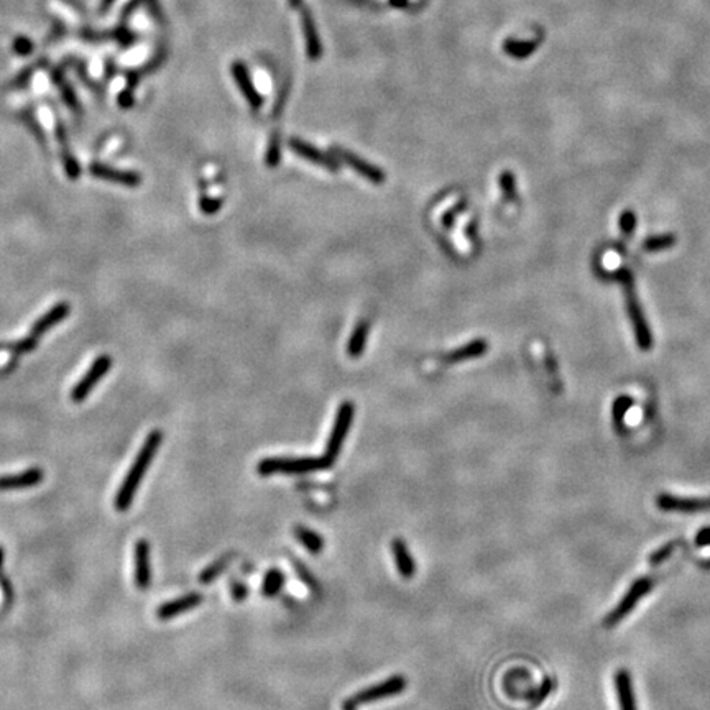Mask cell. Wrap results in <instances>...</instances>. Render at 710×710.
<instances>
[{"instance_id": "obj_28", "label": "cell", "mask_w": 710, "mask_h": 710, "mask_svg": "<svg viewBox=\"0 0 710 710\" xmlns=\"http://www.w3.org/2000/svg\"><path fill=\"white\" fill-rule=\"evenodd\" d=\"M61 163H63V170H64V174H66L68 178L72 179H78L81 176V165L79 161L76 160L74 155L70 152V150H63L61 152Z\"/></svg>"}, {"instance_id": "obj_39", "label": "cell", "mask_w": 710, "mask_h": 710, "mask_svg": "<svg viewBox=\"0 0 710 710\" xmlns=\"http://www.w3.org/2000/svg\"><path fill=\"white\" fill-rule=\"evenodd\" d=\"M296 571H298L299 577H301V579L305 580V582H306L307 585H311V587H318V584L314 582L313 576H311L310 572H307V569H306V567H303L301 564H298V562H296Z\"/></svg>"}, {"instance_id": "obj_20", "label": "cell", "mask_w": 710, "mask_h": 710, "mask_svg": "<svg viewBox=\"0 0 710 710\" xmlns=\"http://www.w3.org/2000/svg\"><path fill=\"white\" fill-rule=\"evenodd\" d=\"M392 551L393 556H395L398 572L403 577H406V579L413 577L414 571H416V566H414V559L412 553H409L406 542L403 540H400V538H396V540L392 541Z\"/></svg>"}, {"instance_id": "obj_30", "label": "cell", "mask_w": 710, "mask_h": 710, "mask_svg": "<svg viewBox=\"0 0 710 710\" xmlns=\"http://www.w3.org/2000/svg\"><path fill=\"white\" fill-rule=\"evenodd\" d=\"M500 187H502L505 198L513 199L516 196V179L515 174H511L510 171H505V173L500 176Z\"/></svg>"}, {"instance_id": "obj_9", "label": "cell", "mask_w": 710, "mask_h": 710, "mask_svg": "<svg viewBox=\"0 0 710 710\" xmlns=\"http://www.w3.org/2000/svg\"><path fill=\"white\" fill-rule=\"evenodd\" d=\"M405 689H406V679L403 678V676H393V678H388L387 681L376 684V686H372V687H369V689L361 691L358 694L350 697V699H352L357 705L358 704H370V702H376V700L387 699V697L400 694V692H403Z\"/></svg>"}, {"instance_id": "obj_15", "label": "cell", "mask_w": 710, "mask_h": 710, "mask_svg": "<svg viewBox=\"0 0 710 710\" xmlns=\"http://www.w3.org/2000/svg\"><path fill=\"white\" fill-rule=\"evenodd\" d=\"M290 148H292L296 155L305 158V160H307V161H311V163L324 166V168H327L331 171L339 170V163H337L334 156L326 155V153L321 152L319 148L313 147L311 143L305 142V140L292 139L290 140Z\"/></svg>"}, {"instance_id": "obj_11", "label": "cell", "mask_w": 710, "mask_h": 710, "mask_svg": "<svg viewBox=\"0 0 710 710\" xmlns=\"http://www.w3.org/2000/svg\"><path fill=\"white\" fill-rule=\"evenodd\" d=\"M43 480H45V470L41 467H30L19 474L0 476V491L32 489V487L40 485Z\"/></svg>"}, {"instance_id": "obj_46", "label": "cell", "mask_w": 710, "mask_h": 710, "mask_svg": "<svg viewBox=\"0 0 710 710\" xmlns=\"http://www.w3.org/2000/svg\"><path fill=\"white\" fill-rule=\"evenodd\" d=\"M288 6L292 7V8H296V10H298V8H299V10H301V8L305 7V6H303V0H288Z\"/></svg>"}, {"instance_id": "obj_31", "label": "cell", "mask_w": 710, "mask_h": 710, "mask_svg": "<svg viewBox=\"0 0 710 710\" xmlns=\"http://www.w3.org/2000/svg\"><path fill=\"white\" fill-rule=\"evenodd\" d=\"M38 347V339L37 336H28V337H23V339L17 341L15 344H12V350L17 355H25V354H30L33 352Z\"/></svg>"}, {"instance_id": "obj_3", "label": "cell", "mask_w": 710, "mask_h": 710, "mask_svg": "<svg viewBox=\"0 0 710 710\" xmlns=\"http://www.w3.org/2000/svg\"><path fill=\"white\" fill-rule=\"evenodd\" d=\"M617 280L623 286L627 310H628V314H630L633 329H635L636 342H638V345L643 350H649L653 344V337H651V331H649V327H648L647 319H645V316H643V311H641L638 296H636L633 275L628 270H618Z\"/></svg>"}, {"instance_id": "obj_19", "label": "cell", "mask_w": 710, "mask_h": 710, "mask_svg": "<svg viewBox=\"0 0 710 710\" xmlns=\"http://www.w3.org/2000/svg\"><path fill=\"white\" fill-rule=\"evenodd\" d=\"M487 350H489V342L483 341V339H476V341L469 342V344L462 345V347L452 350V352L444 355L443 362L460 363L465 361H472V358L482 357Z\"/></svg>"}, {"instance_id": "obj_16", "label": "cell", "mask_w": 710, "mask_h": 710, "mask_svg": "<svg viewBox=\"0 0 710 710\" xmlns=\"http://www.w3.org/2000/svg\"><path fill=\"white\" fill-rule=\"evenodd\" d=\"M301 27L306 38L307 58H310L311 61H318V59L323 57V45H321V38L318 28H316L313 14H311L310 8L306 7L301 8Z\"/></svg>"}, {"instance_id": "obj_37", "label": "cell", "mask_w": 710, "mask_h": 710, "mask_svg": "<svg viewBox=\"0 0 710 710\" xmlns=\"http://www.w3.org/2000/svg\"><path fill=\"white\" fill-rule=\"evenodd\" d=\"M117 102H119V105L122 107V109H130V107H134V102H135L134 92H132L130 89L127 88L125 91H122L121 94H119Z\"/></svg>"}, {"instance_id": "obj_42", "label": "cell", "mask_w": 710, "mask_h": 710, "mask_svg": "<svg viewBox=\"0 0 710 710\" xmlns=\"http://www.w3.org/2000/svg\"><path fill=\"white\" fill-rule=\"evenodd\" d=\"M457 212H459V207H456L454 211L449 212V214H446V216H444V219H443V222H444V227H451V225H452V221H454V217H456V214H457Z\"/></svg>"}, {"instance_id": "obj_1", "label": "cell", "mask_w": 710, "mask_h": 710, "mask_svg": "<svg viewBox=\"0 0 710 710\" xmlns=\"http://www.w3.org/2000/svg\"><path fill=\"white\" fill-rule=\"evenodd\" d=\"M161 443H163V431H160V429H153L152 433L147 436V439L143 440L142 447H140L134 464L130 465L125 478H123L121 483V489H119L117 494H115L114 507L117 511H127L128 508L132 507V503H134V498L136 495V490H139L145 474H147L150 465H152L153 457L156 456Z\"/></svg>"}, {"instance_id": "obj_17", "label": "cell", "mask_w": 710, "mask_h": 710, "mask_svg": "<svg viewBox=\"0 0 710 710\" xmlns=\"http://www.w3.org/2000/svg\"><path fill=\"white\" fill-rule=\"evenodd\" d=\"M70 303L66 301H61L58 303V305H54L51 310L46 311L45 314L41 316V318H38L35 323H33L32 326V336H37L40 337L43 334H46V332L50 331V329H53L54 326H58L61 321H64L70 316Z\"/></svg>"}, {"instance_id": "obj_8", "label": "cell", "mask_w": 710, "mask_h": 710, "mask_svg": "<svg viewBox=\"0 0 710 710\" xmlns=\"http://www.w3.org/2000/svg\"><path fill=\"white\" fill-rule=\"evenodd\" d=\"M331 152H332V156H334L336 160H341L342 163L349 165L350 168L355 170V173H358L361 176L369 179V181H372V183H375V185H382V183L385 181V178H387L385 176V171L382 168L369 163V161L362 160L361 156L355 155V153H352V152H349V150L332 147Z\"/></svg>"}, {"instance_id": "obj_23", "label": "cell", "mask_w": 710, "mask_h": 710, "mask_svg": "<svg viewBox=\"0 0 710 710\" xmlns=\"http://www.w3.org/2000/svg\"><path fill=\"white\" fill-rule=\"evenodd\" d=\"M294 536H296V540L301 542V545L305 546L311 554H319L321 551H323V547H324L323 536L316 531H313V529L298 525L296 528H294Z\"/></svg>"}, {"instance_id": "obj_32", "label": "cell", "mask_w": 710, "mask_h": 710, "mask_svg": "<svg viewBox=\"0 0 710 710\" xmlns=\"http://www.w3.org/2000/svg\"><path fill=\"white\" fill-rule=\"evenodd\" d=\"M679 542L678 541H673V542H668V545H665L662 547H660L658 551H654V553L649 556V564L651 566H658V564H661L662 561H666V559L669 558L671 554H673L674 547L678 546Z\"/></svg>"}, {"instance_id": "obj_41", "label": "cell", "mask_w": 710, "mask_h": 710, "mask_svg": "<svg viewBox=\"0 0 710 710\" xmlns=\"http://www.w3.org/2000/svg\"><path fill=\"white\" fill-rule=\"evenodd\" d=\"M30 76H32V70L21 72V74L19 76V81H15V88H23V85L28 83Z\"/></svg>"}, {"instance_id": "obj_40", "label": "cell", "mask_w": 710, "mask_h": 710, "mask_svg": "<svg viewBox=\"0 0 710 710\" xmlns=\"http://www.w3.org/2000/svg\"><path fill=\"white\" fill-rule=\"evenodd\" d=\"M696 545L699 546H709L710 545V528H704L697 533L696 536Z\"/></svg>"}, {"instance_id": "obj_24", "label": "cell", "mask_w": 710, "mask_h": 710, "mask_svg": "<svg viewBox=\"0 0 710 710\" xmlns=\"http://www.w3.org/2000/svg\"><path fill=\"white\" fill-rule=\"evenodd\" d=\"M232 558H234V554H225V556H222V558L217 559V561H214L211 566H207L203 572H201V574H199V582L203 584V585H207V584L214 582V580H216L217 577H219L222 572H224L225 569L229 567V564H230V561H232Z\"/></svg>"}, {"instance_id": "obj_6", "label": "cell", "mask_w": 710, "mask_h": 710, "mask_svg": "<svg viewBox=\"0 0 710 710\" xmlns=\"http://www.w3.org/2000/svg\"><path fill=\"white\" fill-rule=\"evenodd\" d=\"M110 369H112V358H110V355H99V357L92 362V365L89 367L88 372L83 375V378L72 387L71 400L74 401V403H83L85 398L91 395L94 388L97 387V383L101 382L102 376L109 374Z\"/></svg>"}, {"instance_id": "obj_48", "label": "cell", "mask_w": 710, "mask_h": 710, "mask_svg": "<svg viewBox=\"0 0 710 710\" xmlns=\"http://www.w3.org/2000/svg\"><path fill=\"white\" fill-rule=\"evenodd\" d=\"M3 558H6V551H3V546H0V572H2V564Z\"/></svg>"}, {"instance_id": "obj_38", "label": "cell", "mask_w": 710, "mask_h": 710, "mask_svg": "<svg viewBox=\"0 0 710 710\" xmlns=\"http://www.w3.org/2000/svg\"><path fill=\"white\" fill-rule=\"evenodd\" d=\"M247 596H249V589H247L245 585L241 584V582H237V584L234 582L232 584V598H234V600L241 602V600H243V598H247Z\"/></svg>"}, {"instance_id": "obj_47", "label": "cell", "mask_w": 710, "mask_h": 710, "mask_svg": "<svg viewBox=\"0 0 710 710\" xmlns=\"http://www.w3.org/2000/svg\"><path fill=\"white\" fill-rule=\"evenodd\" d=\"M344 710H357V704L352 699H347L344 702Z\"/></svg>"}, {"instance_id": "obj_14", "label": "cell", "mask_w": 710, "mask_h": 710, "mask_svg": "<svg viewBox=\"0 0 710 710\" xmlns=\"http://www.w3.org/2000/svg\"><path fill=\"white\" fill-rule=\"evenodd\" d=\"M203 600H204V597L198 592L186 594V596L178 597V598H174V600H170V602H165V604H161L156 609V617L160 620H171V618L178 617V615L185 613V611H190L192 609H196V607H199L201 604H203Z\"/></svg>"}, {"instance_id": "obj_27", "label": "cell", "mask_w": 710, "mask_h": 710, "mask_svg": "<svg viewBox=\"0 0 710 710\" xmlns=\"http://www.w3.org/2000/svg\"><path fill=\"white\" fill-rule=\"evenodd\" d=\"M674 243H676V237L673 234L653 235V237H649L648 241L643 242V249L647 252H660V250L669 249V247H673Z\"/></svg>"}, {"instance_id": "obj_7", "label": "cell", "mask_w": 710, "mask_h": 710, "mask_svg": "<svg viewBox=\"0 0 710 710\" xmlns=\"http://www.w3.org/2000/svg\"><path fill=\"white\" fill-rule=\"evenodd\" d=\"M89 173H91L94 178L102 179V181L115 183V185L127 187H139L143 181L142 174H140L139 171L119 170L110 165L99 163V161H94V163L89 165Z\"/></svg>"}, {"instance_id": "obj_34", "label": "cell", "mask_w": 710, "mask_h": 710, "mask_svg": "<svg viewBox=\"0 0 710 710\" xmlns=\"http://www.w3.org/2000/svg\"><path fill=\"white\" fill-rule=\"evenodd\" d=\"M12 48H14L15 53L20 54V57H28V54H32V51H33V43L30 41L27 37H19V38H15Z\"/></svg>"}, {"instance_id": "obj_33", "label": "cell", "mask_w": 710, "mask_h": 710, "mask_svg": "<svg viewBox=\"0 0 710 710\" xmlns=\"http://www.w3.org/2000/svg\"><path fill=\"white\" fill-rule=\"evenodd\" d=\"M280 140H278V135H273L270 140V145H268L267 150V165L268 166H276L280 163Z\"/></svg>"}, {"instance_id": "obj_18", "label": "cell", "mask_w": 710, "mask_h": 710, "mask_svg": "<svg viewBox=\"0 0 710 710\" xmlns=\"http://www.w3.org/2000/svg\"><path fill=\"white\" fill-rule=\"evenodd\" d=\"M615 691H617L620 710H638L636 709L635 691H633V679L627 669H618L613 676Z\"/></svg>"}, {"instance_id": "obj_44", "label": "cell", "mask_w": 710, "mask_h": 710, "mask_svg": "<svg viewBox=\"0 0 710 710\" xmlns=\"http://www.w3.org/2000/svg\"><path fill=\"white\" fill-rule=\"evenodd\" d=\"M114 2H115V0H102V2H101V12L109 10V8L114 6Z\"/></svg>"}, {"instance_id": "obj_22", "label": "cell", "mask_w": 710, "mask_h": 710, "mask_svg": "<svg viewBox=\"0 0 710 710\" xmlns=\"http://www.w3.org/2000/svg\"><path fill=\"white\" fill-rule=\"evenodd\" d=\"M369 331H370V324L367 323V321H361V323L355 326L352 336H350V339H349V344H347V352L350 357H354V358L361 357L363 349H365Z\"/></svg>"}, {"instance_id": "obj_25", "label": "cell", "mask_w": 710, "mask_h": 710, "mask_svg": "<svg viewBox=\"0 0 710 710\" xmlns=\"http://www.w3.org/2000/svg\"><path fill=\"white\" fill-rule=\"evenodd\" d=\"M285 585V574L278 569H272V571L267 572L263 579L262 592L265 597H275L280 594V590L283 589Z\"/></svg>"}, {"instance_id": "obj_43", "label": "cell", "mask_w": 710, "mask_h": 710, "mask_svg": "<svg viewBox=\"0 0 710 710\" xmlns=\"http://www.w3.org/2000/svg\"><path fill=\"white\" fill-rule=\"evenodd\" d=\"M140 3H142V0H132V2L128 3V6H127L125 8H123V17H128V15H130L132 12H134L135 8L140 6Z\"/></svg>"}, {"instance_id": "obj_29", "label": "cell", "mask_w": 710, "mask_h": 710, "mask_svg": "<svg viewBox=\"0 0 710 710\" xmlns=\"http://www.w3.org/2000/svg\"><path fill=\"white\" fill-rule=\"evenodd\" d=\"M222 204H224V201L221 198H211V196H201L199 199L201 211H203V214H206V216H214V214L219 212Z\"/></svg>"}, {"instance_id": "obj_5", "label": "cell", "mask_w": 710, "mask_h": 710, "mask_svg": "<svg viewBox=\"0 0 710 710\" xmlns=\"http://www.w3.org/2000/svg\"><path fill=\"white\" fill-rule=\"evenodd\" d=\"M355 414V406L350 403V401H344L341 403L339 409H337L334 426H332L331 436H329L327 444H326V452H324V457L329 459L334 464V460L339 456L342 444H344L345 438H347L350 426H352V419Z\"/></svg>"}, {"instance_id": "obj_10", "label": "cell", "mask_w": 710, "mask_h": 710, "mask_svg": "<svg viewBox=\"0 0 710 710\" xmlns=\"http://www.w3.org/2000/svg\"><path fill=\"white\" fill-rule=\"evenodd\" d=\"M656 507L662 511H678V513H697L710 510V497L705 498H689L676 497V495L661 494L656 497Z\"/></svg>"}, {"instance_id": "obj_2", "label": "cell", "mask_w": 710, "mask_h": 710, "mask_svg": "<svg viewBox=\"0 0 710 710\" xmlns=\"http://www.w3.org/2000/svg\"><path fill=\"white\" fill-rule=\"evenodd\" d=\"M332 462L326 457H270L258 462L256 470L260 476H275V474H285V476H301V474L316 472L331 467Z\"/></svg>"}, {"instance_id": "obj_26", "label": "cell", "mask_w": 710, "mask_h": 710, "mask_svg": "<svg viewBox=\"0 0 710 710\" xmlns=\"http://www.w3.org/2000/svg\"><path fill=\"white\" fill-rule=\"evenodd\" d=\"M53 79H54V84L58 85L59 92H61V97H63L64 104L70 107L71 110L78 112V110H79V101H78V97H76L74 91H72V88L70 85V83H68V81L64 79L58 71L53 72Z\"/></svg>"}, {"instance_id": "obj_13", "label": "cell", "mask_w": 710, "mask_h": 710, "mask_svg": "<svg viewBox=\"0 0 710 710\" xmlns=\"http://www.w3.org/2000/svg\"><path fill=\"white\" fill-rule=\"evenodd\" d=\"M230 71H232L235 83H237L239 88H241L243 97H245L247 102L252 105V109L258 110L260 107L263 105V97H262V94L258 92V89L255 88L254 81H252L245 64H243L242 61H234Z\"/></svg>"}, {"instance_id": "obj_36", "label": "cell", "mask_w": 710, "mask_h": 710, "mask_svg": "<svg viewBox=\"0 0 710 710\" xmlns=\"http://www.w3.org/2000/svg\"><path fill=\"white\" fill-rule=\"evenodd\" d=\"M635 214L633 212H625L620 217V225H622V230L625 234H631L635 230Z\"/></svg>"}, {"instance_id": "obj_35", "label": "cell", "mask_w": 710, "mask_h": 710, "mask_svg": "<svg viewBox=\"0 0 710 710\" xmlns=\"http://www.w3.org/2000/svg\"><path fill=\"white\" fill-rule=\"evenodd\" d=\"M0 587H2L6 602L7 604H10L12 598H14V585H12V582L7 579V576L3 574V572H0Z\"/></svg>"}, {"instance_id": "obj_4", "label": "cell", "mask_w": 710, "mask_h": 710, "mask_svg": "<svg viewBox=\"0 0 710 710\" xmlns=\"http://www.w3.org/2000/svg\"><path fill=\"white\" fill-rule=\"evenodd\" d=\"M654 582H656V580H654L653 576H643L640 577V579H636L635 582L630 585V589L627 590L625 596L622 597V600L618 602L617 607L604 618V627L613 628L617 627L620 622H623V620L627 618V615L630 613L631 610H635V607L638 605L641 598L648 596L649 590L653 589Z\"/></svg>"}, {"instance_id": "obj_12", "label": "cell", "mask_w": 710, "mask_h": 710, "mask_svg": "<svg viewBox=\"0 0 710 710\" xmlns=\"http://www.w3.org/2000/svg\"><path fill=\"white\" fill-rule=\"evenodd\" d=\"M150 542L147 540H139L135 542L134 549V561H135V574L134 580L136 589L147 590L152 584V564H150Z\"/></svg>"}, {"instance_id": "obj_45", "label": "cell", "mask_w": 710, "mask_h": 710, "mask_svg": "<svg viewBox=\"0 0 710 710\" xmlns=\"http://www.w3.org/2000/svg\"><path fill=\"white\" fill-rule=\"evenodd\" d=\"M390 3L396 8H403L408 6V0H390Z\"/></svg>"}, {"instance_id": "obj_21", "label": "cell", "mask_w": 710, "mask_h": 710, "mask_svg": "<svg viewBox=\"0 0 710 710\" xmlns=\"http://www.w3.org/2000/svg\"><path fill=\"white\" fill-rule=\"evenodd\" d=\"M540 43H541V40H538V38H534V40H525V41L507 40L503 43V51L508 54V57H511L515 59H525V58L531 57V54L534 53V50L540 46Z\"/></svg>"}]
</instances>
